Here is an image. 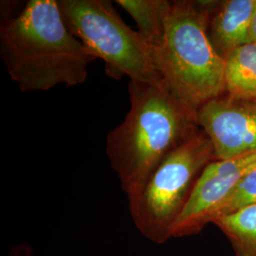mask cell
Wrapping results in <instances>:
<instances>
[{"instance_id":"cell-1","label":"cell","mask_w":256,"mask_h":256,"mask_svg":"<svg viewBox=\"0 0 256 256\" xmlns=\"http://www.w3.org/2000/svg\"><path fill=\"white\" fill-rule=\"evenodd\" d=\"M0 55L21 92L86 82L97 57L70 32L58 1L30 0L0 30Z\"/></svg>"},{"instance_id":"cell-2","label":"cell","mask_w":256,"mask_h":256,"mask_svg":"<svg viewBox=\"0 0 256 256\" xmlns=\"http://www.w3.org/2000/svg\"><path fill=\"white\" fill-rule=\"evenodd\" d=\"M130 108L110 132L106 154L128 198L167 156L198 130L196 116L162 84L130 81Z\"/></svg>"},{"instance_id":"cell-3","label":"cell","mask_w":256,"mask_h":256,"mask_svg":"<svg viewBox=\"0 0 256 256\" xmlns=\"http://www.w3.org/2000/svg\"><path fill=\"white\" fill-rule=\"evenodd\" d=\"M218 1H168L164 34L152 48L164 86L196 116L205 102L225 93V60L210 43L208 25Z\"/></svg>"},{"instance_id":"cell-4","label":"cell","mask_w":256,"mask_h":256,"mask_svg":"<svg viewBox=\"0 0 256 256\" xmlns=\"http://www.w3.org/2000/svg\"><path fill=\"white\" fill-rule=\"evenodd\" d=\"M212 160L210 138L198 129L156 167L140 190L128 198L131 218L144 238L156 244L171 238L196 183Z\"/></svg>"},{"instance_id":"cell-5","label":"cell","mask_w":256,"mask_h":256,"mask_svg":"<svg viewBox=\"0 0 256 256\" xmlns=\"http://www.w3.org/2000/svg\"><path fill=\"white\" fill-rule=\"evenodd\" d=\"M58 4L70 32L104 62L110 77L164 86L152 48L124 23L110 1L59 0Z\"/></svg>"},{"instance_id":"cell-6","label":"cell","mask_w":256,"mask_h":256,"mask_svg":"<svg viewBox=\"0 0 256 256\" xmlns=\"http://www.w3.org/2000/svg\"><path fill=\"white\" fill-rule=\"evenodd\" d=\"M256 168V150L205 167L171 232V238L200 232L212 223L218 210L238 184Z\"/></svg>"},{"instance_id":"cell-7","label":"cell","mask_w":256,"mask_h":256,"mask_svg":"<svg viewBox=\"0 0 256 256\" xmlns=\"http://www.w3.org/2000/svg\"><path fill=\"white\" fill-rule=\"evenodd\" d=\"M196 122L210 138L214 160L256 150V101L224 93L196 111Z\"/></svg>"},{"instance_id":"cell-8","label":"cell","mask_w":256,"mask_h":256,"mask_svg":"<svg viewBox=\"0 0 256 256\" xmlns=\"http://www.w3.org/2000/svg\"><path fill=\"white\" fill-rule=\"evenodd\" d=\"M256 0L218 1L210 14L208 36L224 60L240 46L252 43L250 25Z\"/></svg>"},{"instance_id":"cell-9","label":"cell","mask_w":256,"mask_h":256,"mask_svg":"<svg viewBox=\"0 0 256 256\" xmlns=\"http://www.w3.org/2000/svg\"><path fill=\"white\" fill-rule=\"evenodd\" d=\"M225 93L256 101V44L234 50L225 59Z\"/></svg>"},{"instance_id":"cell-10","label":"cell","mask_w":256,"mask_h":256,"mask_svg":"<svg viewBox=\"0 0 256 256\" xmlns=\"http://www.w3.org/2000/svg\"><path fill=\"white\" fill-rule=\"evenodd\" d=\"M212 224L228 238L236 256H256V205L222 216Z\"/></svg>"},{"instance_id":"cell-11","label":"cell","mask_w":256,"mask_h":256,"mask_svg":"<svg viewBox=\"0 0 256 256\" xmlns=\"http://www.w3.org/2000/svg\"><path fill=\"white\" fill-rule=\"evenodd\" d=\"M137 23L138 32L152 48L160 46L164 34L166 0H117Z\"/></svg>"},{"instance_id":"cell-12","label":"cell","mask_w":256,"mask_h":256,"mask_svg":"<svg viewBox=\"0 0 256 256\" xmlns=\"http://www.w3.org/2000/svg\"><path fill=\"white\" fill-rule=\"evenodd\" d=\"M252 205H256V168L241 180L221 205L212 222L222 216Z\"/></svg>"},{"instance_id":"cell-13","label":"cell","mask_w":256,"mask_h":256,"mask_svg":"<svg viewBox=\"0 0 256 256\" xmlns=\"http://www.w3.org/2000/svg\"><path fill=\"white\" fill-rule=\"evenodd\" d=\"M250 34H252V43L256 44V6L254 12V16L252 19V25H250Z\"/></svg>"}]
</instances>
